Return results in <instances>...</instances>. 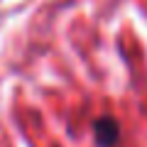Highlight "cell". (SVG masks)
<instances>
[{
    "mask_svg": "<svg viewBox=\"0 0 147 147\" xmlns=\"http://www.w3.org/2000/svg\"><path fill=\"white\" fill-rule=\"evenodd\" d=\"M118 135H120V130H118V123L115 120L103 118V120L96 123V140H98L100 147H113L118 142Z\"/></svg>",
    "mask_w": 147,
    "mask_h": 147,
    "instance_id": "obj_1",
    "label": "cell"
}]
</instances>
